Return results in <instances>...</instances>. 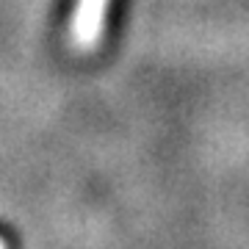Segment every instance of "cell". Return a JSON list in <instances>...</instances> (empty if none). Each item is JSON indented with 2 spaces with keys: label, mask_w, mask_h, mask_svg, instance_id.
<instances>
[{
  "label": "cell",
  "mask_w": 249,
  "mask_h": 249,
  "mask_svg": "<svg viewBox=\"0 0 249 249\" xmlns=\"http://www.w3.org/2000/svg\"><path fill=\"white\" fill-rule=\"evenodd\" d=\"M108 0H78V11L72 19V42L80 53L94 50L106 28Z\"/></svg>",
  "instance_id": "6da1fadb"
},
{
  "label": "cell",
  "mask_w": 249,
  "mask_h": 249,
  "mask_svg": "<svg viewBox=\"0 0 249 249\" xmlns=\"http://www.w3.org/2000/svg\"><path fill=\"white\" fill-rule=\"evenodd\" d=\"M0 249H9V244H6L3 238H0Z\"/></svg>",
  "instance_id": "7a4b0ae2"
}]
</instances>
